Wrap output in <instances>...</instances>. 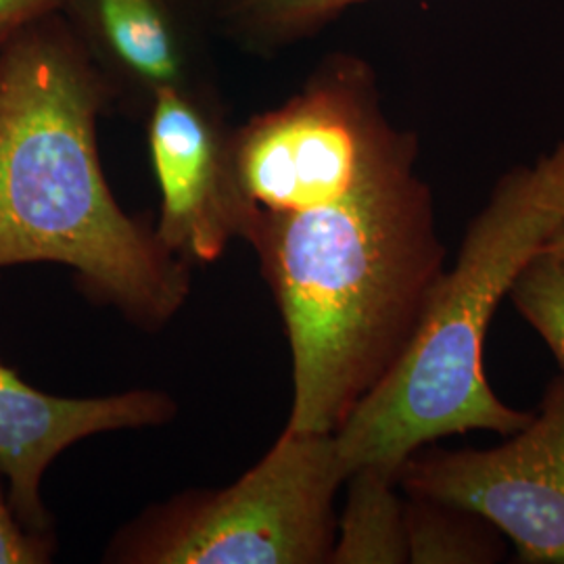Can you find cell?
I'll list each match as a JSON object with an SVG mask.
<instances>
[{
	"mask_svg": "<svg viewBox=\"0 0 564 564\" xmlns=\"http://www.w3.org/2000/svg\"><path fill=\"white\" fill-rule=\"evenodd\" d=\"M111 107L61 13L0 42V268L63 263L93 300L158 330L186 302L191 270L105 181L99 120Z\"/></svg>",
	"mask_w": 564,
	"mask_h": 564,
	"instance_id": "cell-1",
	"label": "cell"
},
{
	"mask_svg": "<svg viewBox=\"0 0 564 564\" xmlns=\"http://www.w3.org/2000/svg\"><path fill=\"white\" fill-rule=\"evenodd\" d=\"M251 242L293 362L286 431L335 433L400 360L445 272L435 202L416 165L341 202L253 214Z\"/></svg>",
	"mask_w": 564,
	"mask_h": 564,
	"instance_id": "cell-2",
	"label": "cell"
},
{
	"mask_svg": "<svg viewBox=\"0 0 564 564\" xmlns=\"http://www.w3.org/2000/svg\"><path fill=\"white\" fill-rule=\"evenodd\" d=\"M564 212V141L496 182L464 232L400 360L333 433L345 475L379 466L398 477L424 445L468 431L508 437L531 421L485 377V339L527 262Z\"/></svg>",
	"mask_w": 564,
	"mask_h": 564,
	"instance_id": "cell-3",
	"label": "cell"
},
{
	"mask_svg": "<svg viewBox=\"0 0 564 564\" xmlns=\"http://www.w3.org/2000/svg\"><path fill=\"white\" fill-rule=\"evenodd\" d=\"M347 475L335 435L282 431L239 481L188 491L123 527L107 561L128 564L330 563Z\"/></svg>",
	"mask_w": 564,
	"mask_h": 564,
	"instance_id": "cell-4",
	"label": "cell"
},
{
	"mask_svg": "<svg viewBox=\"0 0 564 564\" xmlns=\"http://www.w3.org/2000/svg\"><path fill=\"white\" fill-rule=\"evenodd\" d=\"M230 160L249 223L341 202L416 165L419 141L387 120L372 65L339 51L279 107L232 126Z\"/></svg>",
	"mask_w": 564,
	"mask_h": 564,
	"instance_id": "cell-5",
	"label": "cell"
},
{
	"mask_svg": "<svg viewBox=\"0 0 564 564\" xmlns=\"http://www.w3.org/2000/svg\"><path fill=\"white\" fill-rule=\"evenodd\" d=\"M405 496L470 508L514 545L517 563L564 564V372L540 410L489 449L424 445L398 470Z\"/></svg>",
	"mask_w": 564,
	"mask_h": 564,
	"instance_id": "cell-6",
	"label": "cell"
},
{
	"mask_svg": "<svg viewBox=\"0 0 564 564\" xmlns=\"http://www.w3.org/2000/svg\"><path fill=\"white\" fill-rule=\"evenodd\" d=\"M144 121L162 197L160 241L184 262H216L232 239H242L247 224L220 88H163Z\"/></svg>",
	"mask_w": 564,
	"mask_h": 564,
	"instance_id": "cell-7",
	"label": "cell"
},
{
	"mask_svg": "<svg viewBox=\"0 0 564 564\" xmlns=\"http://www.w3.org/2000/svg\"><path fill=\"white\" fill-rule=\"evenodd\" d=\"M61 15L113 107L144 116L163 88H218V0H65Z\"/></svg>",
	"mask_w": 564,
	"mask_h": 564,
	"instance_id": "cell-8",
	"label": "cell"
},
{
	"mask_svg": "<svg viewBox=\"0 0 564 564\" xmlns=\"http://www.w3.org/2000/svg\"><path fill=\"white\" fill-rule=\"evenodd\" d=\"M174 414L176 403L163 391L57 398L21 381L13 368L0 362V473L20 523L34 533H53L42 481L69 445L107 431L160 426Z\"/></svg>",
	"mask_w": 564,
	"mask_h": 564,
	"instance_id": "cell-9",
	"label": "cell"
},
{
	"mask_svg": "<svg viewBox=\"0 0 564 564\" xmlns=\"http://www.w3.org/2000/svg\"><path fill=\"white\" fill-rule=\"evenodd\" d=\"M347 502L337 519L330 564L408 563L405 502L398 477L379 466L349 473Z\"/></svg>",
	"mask_w": 564,
	"mask_h": 564,
	"instance_id": "cell-10",
	"label": "cell"
},
{
	"mask_svg": "<svg viewBox=\"0 0 564 564\" xmlns=\"http://www.w3.org/2000/svg\"><path fill=\"white\" fill-rule=\"evenodd\" d=\"M362 2L368 0H218L220 34L242 53L276 57Z\"/></svg>",
	"mask_w": 564,
	"mask_h": 564,
	"instance_id": "cell-11",
	"label": "cell"
},
{
	"mask_svg": "<svg viewBox=\"0 0 564 564\" xmlns=\"http://www.w3.org/2000/svg\"><path fill=\"white\" fill-rule=\"evenodd\" d=\"M408 563L494 564L508 554L505 533L484 514L429 498L405 502Z\"/></svg>",
	"mask_w": 564,
	"mask_h": 564,
	"instance_id": "cell-12",
	"label": "cell"
},
{
	"mask_svg": "<svg viewBox=\"0 0 564 564\" xmlns=\"http://www.w3.org/2000/svg\"><path fill=\"white\" fill-rule=\"evenodd\" d=\"M508 297L524 321L540 333L564 370L563 260L542 251L533 256L512 282Z\"/></svg>",
	"mask_w": 564,
	"mask_h": 564,
	"instance_id": "cell-13",
	"label": "cell"
},
{
	"mask_svg": "<svg viewBox=\"0 0 564 564\" xmlns=\"http://www.w3.org/2000/svg\"><path fill=\"white\" fill-rule=\"evenodd\" d=\"M0 473V564H46L55 554L53 533L28 531L9 502Z\"/></svg>",
	"mask_w": 564,
	"mask_h": 564,
	"instance_id": "cell-14",
	"label": "cell"
},
{
	"mask_svg": "<svg viewBox=\"0 0 564 564\" xmlns=\"http://www.w3.org/2000/svg\"><path fill=\"white\" fill-rule=\"evenodd\" d=\"M65 0H0V42L30 21L61 13Z\"/></svg>",
	"mask_w": 564,
	"mask_h": 564,
	"instance_id": "cell-15",
	"label": "cell"
},
{
	"mask_svg": "<svg viewBox=\"0 0 564 564\" xmlns=\"http://www.w3.org/2000/svg\"><path fill=\"white\" fill-rule=\"evenodd\" d=\"M542 253L554 256L564 262V212L561 220L554 226V230L547 235L544 245H542Z\"/></svg>",
	"mask_w": 564,
	"mask_h": 564,
	"instance_id": "cell-16",
	"label": "cell"
}]
</instances>
